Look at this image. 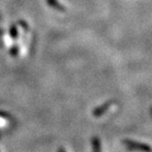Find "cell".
<instances>
[{
	"label": "cell",
	"mask_w": 152,
	"mask_h": 152,
	"mask_svg": "<svg viewBox=\"0 0 152 152\" xmlns=\"http://www.w3.org/2000/svg\"><path fill=\"white\" fill-rule=\"evenodd\" d=\"M126 144L129 147V148L137 150V151H142V152H149L150 148L145 145L142 144H137L136 142H131V141H126Z\"/></svg>",
	"instance_id": "obj_1"
},
{
	"label": "cell",
	"mask_w": 152,
	"mask_h": 152,
	"mask_svg": "<svg viewBox=\"0 0 152 152\" xmlns=\"http://www.w3.org/2000/svg\"><path fill=\"white\" fill-rule=\"evenodd\" d=\"M58 152H65V151H64V149H63V148H59Z\"/></svg>",
	"instance_id": "obj_2"
}]
</instances>
